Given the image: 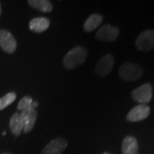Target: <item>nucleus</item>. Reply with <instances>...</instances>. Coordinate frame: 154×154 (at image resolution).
Returning <instances> with one entry per match:
<instances>
[{
	"instance_id": "obj_14",
	"label": "nucleus",
	"mask_w": 154,
	"mask_h": 154,
	"mask_svg": "<svg viewBox=\"0 0 154 154\" xmlns=\"http://www.w3.org/2000/svg\"><path fill=\"white\" fill-rule=\"evenodd\" d=\"M103 20H104V18L101 15L93 14L86 20V22H84L83 28L86 32H92L96 28H98V27L102 23Z\"/></svg>"
},
{
	"instance_id": "obj_2",
	"label": "nucleus",
	"mask_w": 154,
	"mask_h": 154,
	"mask_svg": "<svg viewBox=\"0 0 154 154\" xmlns=\"http://www.w3.org/2000/svg\"><path fill=\"white\" fill-rule=\"evenodd\" d=\"M119 76L123 81L133 82L140 79L143 75V69L141 66L132 63H124L121 65L118 70Z\"/></svg>"
},
{
	"instance_id": "obj_5",
	"label": "nucleus",
	"mask_w": 154,
	"mask_h": 154,
	"mask_svg": "<svg viewBox=\"0 0 154 154\" xmlns=\"http://www.w3.org/2000/svg\"><path fill=\"white\" fill-rule=\"evenodd\" d=\"M115 63V58L111 54L103 56L95 67V73L100 77L107 76L110 74Z\"/></svg>"
},
{
	"instance_id": "obj_3",
	"label": "nucleus",
	"mask_w": 154,
	"mask_h": 154,
	"mask_svg": "<svg viewBox=\"0 0 154 154\" xmlns=\"http://www.w3.org/2000/svg\"><path fill=\"white\" fill-rule=\"evenodd\" d=\"M133 99L140 105H146L152 98V86L150 83H145L134 89L131 94Z\"/></svg>"
},
{
	"instance_id": "obj_12",
	"label": "nucleus",
	"mask_w": 154,
	"mask_h": 154,
	"mask_svg": "<svg viewBox=\"0 0 154 154\" xmlns=\"http://www.w3.org/2000/svg\"><path fill=\"white\" fill-rule=\"evenodd\" d=\"M122 154H139V145L136 138L128 135L123 139L122 145Z\"/></svg>"
},
{
	"instance_id": "obj_4",
	"label": "nucleus",
	"mask_w": 154,
	"mask_h": 154,
	"mask_svg": "<svg viewBox=\"0 0 154 154\" xmlns=\"http://www.w3.org/2000/svg\"><path fill=\"white\" fill-rule=\"evenodd\" d=\"M135 45L140 51H149L154 49V29L145 30L135 40Z\"/></svg>"
},
{
	"instance_id": "obj_6",
	"label": "nucleus",
	"mask_w": 154,
	"mask_h": 154,
	"mask_svg": "<svg viewBox=\"0 0 154 154\" xmlns=\"http://www.w3.org/2000/svg\"><path fill=\"white\" fill-rule=\"evenodd\" d=\"M119 33L120 31L116 27L107 24L99 28L98 32L95 34V37L97 39L101 40V41L113 42L118 38Z\"/></svg>"
},
{
	"instance_id": "obj_18",
	"label": "nucleus",
	"mask_w": 154,
	"mask_h": 154,
	"mask_svg": "<svg viewBox=\"0 0 154 154\" xmlns=\"http://www.w3.org/2000/svg\"><path fill=\"white\" fill-rule=\"evenodd\" d=\"M1 154H11V153H10V152H3V153H1Z\"/></svg>"
},
{
	"instance_id": "obj_8",
	"label": "nucleus",
	"mask_w": 154,
	"mask_h": 154,
	"mask_svg": "<svg viewBox=\"0 0 154 154\" xmlns=\"http://www.w3.org/2000/svg\"><path fill=\"white\" fill-rule=\"evenodd\" d=\"M150 107L146 105H138L132 108L126 116L127 121L130 122L145 120L150 115Z\"/></svg>"
},
{
	"instance_id": "obj_15",
	"label": "nucleus",
	"mask_w": 154,
	"mask_h": 154,
	"mask_svg": "<svg viewBox=\"0 0 154 154\" xmlns=\"http://www.w3.org/2000/svg\"><path fill=\"white\" fill-rule=\"evenodd\" d=\"M28 4L33 9H36L45 13L51 12L53 10L52 4L47 0H29Z\"/></svg>"
},
{
	"instance_id": "obj_20",
	"label": "nucleus",
	"mask_w": 154,
	"mask_h": 154,
	"mask_svg": "<svg viewBox=\"0 0 154 154\" xmlns=\"http://www.w3.org/2000/svg\"><path fill=\"white\" fill-rule=\"evenodd\" d=\"M102 154H110V153H109V152H104V153H102Z\"/></svg>"
},
{
	"instance_id": "obj_17",
	"label": "nucleus",
	"mask_w": 154,
	"mask_h": 154,
	"mask_svg": "<svg viewBox=\"0 0 154 154\" xmlns=\"http://www.w3.org/2000/svg\"><path fill=\"white\" fill-rule=\"evenodd\" d=\"M33 102V99H32L30 96H24V97L20 100V102L18 103L17 109L19 110H21V111L28 110V109H29V108L32 106Z\"/></svg>"
},
{
	"instance_id": "obj_10",
	"label": "nucleus",
	"mask_w": 154,
	"mask_h": 154,
	"mask_svg": "<svg viewBox=\"0 0 154 154\" xmlns=\"http://www.w3.org/2000/svg\"><path fill=\"white\" fill-rule=\"evenodd\" d=\"M23 120H24V128L23 132L25 134H28L30 131H32L33 127L35 125V122L37 120V110L33 106H31L29 109L26 110H23L21 112Z\"/></svg>"
},
{
	"instance_id": "obj_13",
	"label": "nucleus",
	"mask_w": 154,
	"mask_h": 154,
	"mask_svg": "<svg viewBox=\"0 0 154 154\" xmlns=\"http://www.w3.org/2000/svg\"><path fill=\"white\" fill-rule=\"evenodd\" d=\"M10 128L14 135L21 134L24 128V120L21 113H15L10 120Z\"/></svg>"
},
{
	"instance_id": "obj_19",
	"label": "nucleus",
	"mask_w": 154,
	"mask_h": 154,
	"mask_svg": "<svg viewBox=\"0 0 154 154\" xmlns=\"http://www.w3.org/2000/svg\"><path fill=\"white\" fill-rule=\"evenodd\" d=\"M5 134H6V132H5H5L3 133V135H4V136H5Z\"/></svg>"
},
{
	"instance_id": "obj_7",
	"label": "nucleus",
	"mask_w": 154,
	"mask_h": 154,
	"mask_svg": "<svg viewBox=\"0 0 154 154\" xmlns=\"http://www.w3.org/2000/svg\"><path fill=\"white\" fill-rule=\"evenodd\" d=\"M0 47L7 53H13L16 51L17 42L11 32L0 29Z\"/></svg>"
},
{
	"instance_id": "obj_11",
	"label": "nucleus",
	"mask_w": 154,
	"mask_h": 154,
	"mask_svg": "<svg viewBox=\"0 0 154 154\" xmlns=\"http://www.w3.org/2000/svg\"><path fill=\"white\" fill-rule=\"evenodd\" d=\"M50 26V20L46 17H35L29 22V29L34 33H43Z\"/></svg>"
},
{
	"instance_id": "obj_1",
	"label": "nucleus",
	"mask_w": 154,
	"mask_h": 154,
	"mask_svg": "<svg viewBox=\"0 0 154 154\" xmlns=\"http://www.w3.org/2000/svg\"><path fill=\"white\" fill-rule=\"evenodd\" d=\"M88 51L83 46H75L69 50L63 57V65L68 69L80 67L87 59Z\"/></svg>"
},
{
	"instance_id": "obj_21",
	"label": "nucleus",
	"mask_w": 154,
	"mask_h": 154,
	"mask_svg": "<svg viewBox=\"0 0 154 154\" xmlns=\"http://www.w3.org/2000/svg\"><path fill=\"white\" fill-rule=\"evenodd\" d=\"M0 15H1V6H0Z\"/></svg>"
},
{
	"instance_id": "obj_16",
	"label": "nucleus",
	"mask_w": 154,
	"mask_h": 154,
	"mask_svg": "<svg viewBox=\"0 0 154 154\" xmlns=\"http://www.w3.org/2000/svg\"><path fill=\"white\" fill-rule=\"evenodd\" d=\"M17 99V94L14 92H11L0 98V110L5 109L9 105H11Z\"/></svg>"
},
{
	"instance_id": "obj_9",
	"label": "nucleus",
	"mask_w": 154,
	"mask_h": 154,
	"mask_svg": "<svg viewBox=\"0 0 154 154\" xmlns=\"http://www.w3.org/2000/svg\"><path fill=\"white\" fill-rule=\"evenodd\" d=\"M68 146V141L63 138H56L51 140L45 148L42 150L41 154H62Z\"/></svg>"
}]
</instances>
